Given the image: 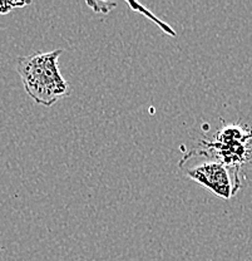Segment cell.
<instances>
[{
	"label": "cell",
	"mask_w": 252,
	"mask_h": 261,
	"mask_svg": "<svg viewBox=\"0 0 252 261\" xmlns=\"http://www.w3.org/2000/svg\"><path fill=\"white\" fill-rule=\"evenodd\" d=\"M62 53L63 49H55L19 57L17 59V72L23 82L24 89L38 105L50 107L70 94L69 84L58 67V59Z\"/></svg>",
	"instance_id": "6da1fadb"
},
{
	"label": "cell",
	"mask_w": 252,
	"mask_h": 261,
	"mask_svg": "<svg viewBox=\"0 0 252 261\" xmlns=\"http://www.w3.org/2000/svg\"><path fill=\"white\" fill-rule=\"evenodd\" d=\"M252 138V130L243 129L238 126H226L216 136V141L213 142L202 143L207 147V149L196 154H207L210 152H215L216 156L221 160V163L230 168L238 170L240 165L247 159V142ZM191 157V156H189Z\"/></svg>",
	"instance_id": "7a4b0ae2"
},
{
	"label": "cell",
	"mask_w": 252,
	"mask_h": 261,
	"mask_svg": "<svg viewBox=\"0 0 252 261\" xmlns=\"http://www.w3.org/2000/svg\"><path fill=\"white\" fill-rule=\"evenodd\" d=\"M186 175L225 200L231 198L241 187L238 170L227 167L217 161L187 168Z\"/></svg>",
	"instance_id": "3957f363"
},
{
	"label": "cell",
	"mask_w": 252,
	"mask_h": 261,
	"mask_svg": "<svg viewBox=\"0 0 252 261\" xmlns=\"http://www.w3.org/2000/svg\"><path fill=\"white\" fill-rule=\"evenodd\" d=\"M127 3H128V5L132 8V9L134 10V12H138V13H141V14H143L145 16H148V18H151L152 21H153V23H156V24H158L159 28H161L164 33H167V34L172 35V37H176V33L173 32V29L171 28V27L168 25V24L163 23V21L159 20L158 18H156V16L152 14L150 10L146 9L145 7H142V5L138 4V3L131 2V0H128V2H127Z\"/></svg>",
	"instance_id": "277c9868"
},
{
	"label": "cell",
	"mask_w": 252,
	"mask_h": 261,
	"mask_svg": "<svg viewBox=\"0 0 252 261\" xmlns=\"http://www.w3.org/2000/svg\"><path fill=\"white\" fill-rule=\"evenodd\" d=\"M31 4V2H0V15L7 14L15 8H23Z\"/></svg>",
	"instance_id": "5b68a950"
},
{
	"label": "cell",
	"mask_w": 252,
	"mask_h": 261,
	"mask_svg": "<svg viewBox=\"0 0 252 261\" xmlns=\"http://www.w3.org/2000/svg\"><path fill=\"white\" fill-rule=\"evenodd\" d=\"M87 4H88L89 7L93 8L94 12H101V9H99V8L103 7V9H102L103 14H107V13L110 10V8H115L116 5H117L116 3H102V2H98V3L88 2Z\"/></svg>",
	"instance_id": "8992f818"
}]
</instances>
